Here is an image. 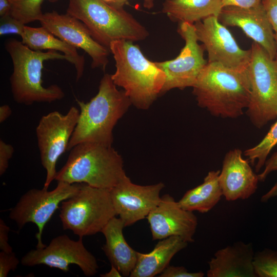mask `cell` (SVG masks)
Instances as JSON below:
<instances>
[{"label": "cell", "mask_w": 277, "mask_h": 277, "mask_svg": "<svg viewBox=\"0 0 277 277\" xmlns=\"http://www.w3.org/2000/svg\"><path fill=\"white\" fill-rule=\"evenodd\" d=\"M192 88L199 106L215 116L237 118L249 104L251 89L247 69L207 62Z\"/></svg>", "instance_id": "cell-1"}, {"label": "cell", "mask_w": 277, "mask_h": 277, "mask_svg": "<svg viewBox=\"0 0 277 277\" xmlns=\"http://www.w3.org/2000/svg\"><path fill=\"white\" fill-rule=\"evenodd\" d=\"M77 103L80 108L79 118L67 150L84 142L112 146L113 129L132 103L123 90L117 89L111 74L104 75L97 94L89 102L77 100Z\"/></svg>", "instance_id": "cell-2"}, {"label": "cell", "mask_w": 277, "mask_h": 277, "mask_svg": "<svg viewBox=\"0 0 277 277\" xmlns=\"http://www.w3.org/2000/svg\"><path fill=\"white\" fill-rule=\"evenodd\" d=\"M133 43L117 40L111 43L109 50L116 68L111 78L116 86L123 88L132 104L147 109L161 94L166 75Z\"/></svg>", "instance_id": "cell-3"}, {"label": "cell", "mask_w": 277, "mask_h": 277, "mask_svg": "<svg viewBox=\"0 0 277 277\" xmlns=\"http://www.w3.org/2000/svg\"><path fill=\"white\" fill-rule=\"evenodd\" d=\"M4 45L12 62L10 84L16 103L27 106L34 103H50L65 97L64 92L56 84L44 87L42 76L45 61L61 60L69 62L65 55L53 50H33L14 38L7 39Z\"/></svg>", "instance_id": "cell-4"}, {"label": "cell", "mask_w": 277, "mask_h": 277, "mask_svg": "<svg viewBox=\"0 0 277 277\" xmlns=\"http://www.w3.org/2000/svg\"><path fill=\"white\" fill-rule=\"evenodd\" d=\"M70 151L66 163L57 171V182L110 189L127 176L122 157L112 146L84 142Z\"/></svg>", "instance_id": "cell-5"}, {"label": "cell", "mask_w": 277, "mask_h": 277, "mask_svg": "<svg viewBox=\"0 0 277 277\" xmlns=\"http://www.w3.org/2000/svg\"><path fill=\"white\" fill-rule=\"evenodd\" d=\"M67 13L82 22L92 37L109 49L114 41H141L149 35L146 28L123 7L103 0H69Z\"/></svg>", "instance_id": "cell-6"}, {"label": "cell", "mask_w": 277, "mask_h": 277, "mask_svg": "<svg viewBox=\"0 0 277 277\" xmlns=\"http://www.w3.org/2000/svg\"><path fill=\"white\" fill-rule=\"evenodd\" d=\"M116 215L109 189L81 183L76 193L62 202L60 217L64 230L83 238L101 232Z\"/></svg>", "instance_id": "cell-7"}, {"label": "cell", "mask_w": 277, "mask_h": 277, "mask_svg": "<svg viewBox=\"0 0 277 277\" xmlns=\"http://www.w3.org/2000/svg\"><path fill=\"white\" fill-rule=\"evenodd\" d=\"M247 71L251 95L246 113L252 124L261 128L277 116V54L272 58L253 42Z\"/></svg>", "instance_id": "cell-8"}, {"label": "cell", "mask_w": 277, "mask_h": 277, "mask_svg": "<svg viewBox=\"0 0 277 277\" xmlns=\"http://www.w3.org/2000/svg\"><path fill=\"white\" fill-rule=\"evenodd\" d=\"M57 182L56 188L51 191L44 188L28 190L9 212V218L16 223L19 230L28 223L36 225L38 232L35 235L37 240L36 248L46 246L42 239L46 224L59 208L60 204L75 194L81 186V183Z\"/></svg>", "instance_id": "cell-9"}, {"label": "cell", "mask_w": 277, "mask_h": 277, "mask_svg": "<svg viewBox=\"0 0 277 277\" xmlns=\"http://www.w3.org/2000/svg\"><path fill=\"white\" fill-rule=\"evenodd\" d=\"M79 116L80 110L73 106L65 114L54 111L39 120L35 131L41 163L46 171L44 188L48 189L55 180L57 161L67 150Z\"/></svg>", "instance_id": "cell-10"}, {"label": "cell", "mask_w": 277, "mask_h": 277, "mask_svg": "<svg viewBox=\"0 0 277 277\" xmlns=\"http://www.w3.org/2000/svg\"><path fill=\"white\" fill-rule=\"evenodd\" d=\"M21 263L28 267L45 265L63 272L69 270L70 264H75L86 276H93L98 268L96 258L85 248L82 238L74 241L66 234L53 238L43 248L30 250L22 257Z\"/></svg>", "instance_id": "cell-11"}, {"label": "cell", "mask_w": 277, "mask_h": 277, "mask_svg": "<svg viewBox=\"0 0 277 277\" xmlns=\"http://www.w3.org/2000/svg\"><path fill=\"white\" fill-rule=\"evenodd\" d=\"M177 31L185 41L180 54L174 59L155 62L166 75L161 94L174 88L192 87L207 63L204 57L205 50L199 44L194 24L180 23Z\"/></svg>", "instance_id": "cell-12"}, {"label": "cell", "mask_w": 277, "mask_h": 277, "mask_svg": "<svg viewBox=\"0 0 277 277\" xmlns=\"http://www.w3.org/2000/svg\"><path fill=\"white\" fill-rule=\"evenodd\" d=\"M194 25L198 41L202 43L207 52L208 63H217L232 69H247L251 58V49H242L218 17L209 16Z\"/></svg>", "instance_id": "cell-13"}, {"label": "cell", "mask_w": 277, "mask_h": 277, "mask_svg": "<svg viewBox=\"0 0 277 277\" xmlns=\"http://www.w3.org/2000/svg\"><path fill=\"white\" fill-rule=\"evenodd\" d=\"M41 26L57 37L77 48L91 58V67L105 71L110 50L96 42L86 26L78 19L55 11L44 13L39 20Z\"/></svg>", "instance_id": "cell-14"}, {"label": "cell", "mask_w": 277, "mask_h": 277, "mask_svg": "<svg viewBox=\"0 0 277 277\" xmlns=\"http://www.w3.org/2000/svg\"><path fill=\"white\" fill-rule=\"evenodd\" d=\"M164 184L142 186L133 183L127 176L109 189L116 214L125 227L146 218L161 201L160 192Z\"/></svg>", "instance_id": "cell-15"}, {"label": "cell", "mask_w": 277, "mask_h": 277, "mask_svg": "<svg viewBox=\"0 0 277 277\" xmlns=\"http://www.w3.org/2000/svg\"><path fill=\"white\" fill-rule=\"evenodd\" d=\"M146 218L153 240L177 236L188 243L194 241L196 216L193 212L183 209L169 194L161 197L159 204Z\"/></svg>", "instance_id": "cell-16"}, {"label": "cell", "mask_w": 277, "mask_h": 277, "mask_svg": "<svg viewBox=\"0 0 277 277\" xmlns=\"http://www.w3.org/2000/svg\"><path fill=\"white\" fill-rule=\"evenodd\" d=\"M218 19L226 27L240 28L246 35L262 46L272 58L275 57L277 44L274 31L261 4L248 8L224 7Z\"/></svg>", "instance_id": "cell-17"}, {"label": "cell", "mask_w": 277, "mask_h": 277, "mask_svg": "<svg viewBox=\"0 0 277 277\" xmlns=\"http://www.w3.org/2000/svg\"><path fill=\"white\" fill-rule=\"evenodd\" d=\"M249 163L238 148L229 151L225 155L219 182L227 201L245 200L255 193L259 181Z\"/></svg>", "instance_id": "cell-18"}, {"label": "cell", "mask_w": 277, "mask_h": 277, "mask_svg": "<svg viewBox=\"0 0 277 277\" xmlns=\"http://www.w3.org/2000/svg\"><path fill=\"white\" fill-rule=\"evenodd\" d=\"M252 243L240 241L217 250L208 262V277H256Z\"/></svg>", "instance_id": "cell-19"}, {"label": "cell", "mask_w": 277, "mask_h": 277, "mask_svg": "<svg viewBox=\"0 0 277 277\" xmlns=\"http://www.w3.org/2000/svg\"><path fill=\"white\" fill-rule=\"evenodd\" d=\"M124 227L120 217H113L101 231L106 241L102 249L111 265L115 267L122 276H130L136 263L137 251L125 240L123 232Z\"/></svg>", "instance_id": "cell-20"}, {"label": "cell", "mask_w": 277, "mask_h": 277, "mask_svg": "<svg viewBox=\"0 0 277 277\" xmlns=\"http://www.w3.org/2000/svg\"><path fill=\"white\" fill-rule=\"evenodd\" d=\"M177 236L162 239L149 253L137 252L136 265L130 277H152L161 274L169 265L173 256L188 245Z\"/></svg>", "instance_id": "cell-21"}, {"label": "cell", "mask_w": 277, "mask_h": 277, "mask_svg": "<svg viewBox=\"0 0 277 277\" xmlns=\"http://www.w3.org/2000/svg\"><path fill=\"white\" fill-rule=\"evenodd\" d=\"M21 38L22 42L32 50H53L62 52L69 58V62L74 65L76 81L82 77L85 69L84 56L78 53L76 48L57 37L44 27H32L25 26Z\"/></svg>", "instance_id": "cell-22"}, {"label": "cell", "mask_w": 277, "mask_h": 277, "mask_svg": "<svg viewBox=\"0 0 277 277\" xmlns=\"http://www.w3.org/2000/svg\"><path fill=\"white\" fill-rule=\"evenodd\" d=\"M222 8V0H165L162 12L173 22L194 24L210 16L218 17Z\"/></svg>", "instance_id": "cell-23"}, {"label": "cell", "mask_w": 277, "mask_h": 277, "mask_svg": "<svg viewBox=\"0 0 277 277\" xmlns=\"http://www.w3.org/2000/svg\"><path fill=\"white\" fill-rule=\"evenodd\" d=\"M220 170L209 171L202 184L188 190L180 200L184 209L206 213L213 208L223 195L219 182Z\"/></svg>", "instance_id": "cell-24"}, {"label": "cell", "mask_w": 277, "mask_h": 277, "mask_svg": "<svg viewBox=\"0 0 277 277\" xmlns=\"http://www.w3.org/2000/svg\"><path fill=\"white\" fill-rule=\"evenodd\" d=\"M276 120L262 140L256 146L244 152V155L252 165L256 163V172H259L264 166L268 154L277 144V116Z\"/></svg>", "instance_id": "cell-25"}, {"label": "cell", "mask_w": 277, "mask_h": 277, "mask_svg": "<svg viewBox=\"0 0 277 277\" xmlns=\"http://www.w3.org/2000/svg\"><path fill=\"white\" fill-rule=\"evenodd\" d=\"M11 5V15L26 25L39 21L42 15V5L45 0H9ZM56 2L58 0H48Z\"/></svg>", "instance_id": "cell-26"}, {"label": "cell", "mask_w": 277, "mask_h": 277, "mask_svg": "<svg viewBox=\"0 0 277 277\" xmlns=\"http://www.w3.org/2000/svg\"><path fill=\"white\" fill-rule=\"evenodd\" d=\"M253 266L256 277H277V251L265 249L256 252Z\"/></svg>", "instance_id": "cell-27"}, {"label": "cell", "mask_w": 277, "mask_h": 277, "mask_svg": "<svg viewBox=\"0 0 277 277\" xmlns=\"http://www.w3.org/2000/svg\"><path fill=\"white\" fill-rule=\"evenodd\" d=\"M25 26L11 14L1 17L0 35L14 34L21 37Z\"/></svg>", "instance_id": "cell-28"}, {"label": "cell", "mask_w": 277, "mask_h": 277, "mask_svg": "<svg viewBox=\"0 0 277 277\" xmlns=\"http://www.w3.org/2000/svg\"><path fill=\"white\" fill-rule=\"evenodd\" d=\"M19 263L13 252L0 253V277H7L10 271H14Z\"/></svg>", "instance_id": "cell-29"}, {"label": "cell", "mask_w": 277, "mask_h": 277, "mask_svg": "<svg viewBox=\"0 0 277 277\" xmlns=\"http://www.w3.org/2000/svg\"><path fill=\"white\" fill-rule=\"evenodd\" d=\"M202 271L189 272L183 266H168L160 274V277H203Z\"/></svg>", "instance_id": "cell-30"}, {"label": "cell", "mask_w": 277, "mask_h": 277, "mask_svg": "<svg viewBox=\"0 0 277 277\" xmlns=\"http://www.w3.org/2000/svg\"><path fill=\"white\" fill-rule=\"evenodd\" d=\"M13 147L6 143L2 140H0V175L6 171L9 165V161L14 153Z\"/></svg>", "instance_id": "cell-31"}, {"label": "cell", "mask_w": 277, "mask_h": 277, "mask_svg": "<svg viewBox=\"0 0 277 277\" xmlns=\"http://www.w3.org/2000/svg\"><path fill=\"white\" fill-rule=\"evenodd\" d=\"M267 17L275 32L277 31V0H262Z\"/></svg>", "instance_id": "cell-32"}, {"label": "cell", "mask_w": 277, "mask_h": 277, "mask_svg": "<svg viewBox=\"0 0 277 277\" xmlns=\"http://www.w3.org/2000/svg\"><path fill=\"white\" fill-rule=\"evenodd\" d=\"M10 227L5 223L4 221L0 219V249L6 252H13L11 246L8 243V233Z\"/></svg>", "instance_id": "cell-33"}, {"label": "cell", "mask_w": 277, "mask_h": 277, "mask_svg": "<svg viewBox=\"0 0 277 277\" xmlns=\"http://www.w3.org/2000/svg\"><path fill=\"white\" fill-rule=\"evenodd\" d=\"M277 170V151L266 160L263 171L258 174L259 181H264L269 173Z\"/></svg>", "instance_id": "cell-34"}, {"label": "cell", "mask_w": 277, "mask_h": 277, "mask_svg": "<svg viewBox=\"0 0 277 277\" xmlns=\"http://www.w3.org/2000/svg\"><path fill=\"white\" fill-rule=\"evenodd\" d=\"M262 0H222L223 7L235 6L244 8L256 7L261 4Z\"/></svg>", "instance_id": "cell-35"}, {"label": "cell", "mask_w": 277, "mask_h": 277, "mask_svg": "<svg viewBox=\"0 0 277 277\" xmlns=\"http://www.w3.org/2000/svg\"><path fill=\"white\" fill-rule=\"evenodd\" d=\"M11 5L9 0H0L1 17L11 14Z\"/></svg>", "instance_id": "cell-36"}, {"label": "cell", "mask_w": 277, "mask_h": 277, "mask_svg": "<svg viewBox=\"0 0 277 277\" xmlns=\"http://www.w3.org/2000/svg\"><path fill=\"white\" fill-rule=\"evenodd\" d=\"M12 110L8 105H3L0 107V123L5 122L11 115Z\"/></svg>", "instance_id": "cell-37"}, {"label": "cell", "mask_w": 277, "mask_h": 277, "mask_svg": "<svg viewBox=\"0 0 277 277\" xmlns=\"http://www.w3.org/2000/svg\"><path fill=\"white\" fill-rule=\"evenodd\" d=\"M275 196H277V182L267 193L261 197V201L266 202L270 199Z\"/></svg>", "instance_id": "cell-38"}, {"label": "cell", "mask_w": 277, "mask_h": 277, "mask_svg": "<svg viewBox=\"0 0 277 277\" xmlns=\"http://www.w3.org/2000/svg\"><path fill=\"white\" fill-rule=\"evenodd\" d=\"M102 277H121L122 276V274L119 270L114 266L111 265V269L107 272L100 274Z\"/></svg>", "instance_id": "cell-39"}, {"label": "cell", "mask_w": 277, "mask_h": 277, "mask_svg": "<svg viewBox=\"0 0 277 277\" xmlns=\"http://www.w3.org/2000/svg\"><path fill=\"white\" fill-rule=\"evenodd\" d=\"M128 0H121V6L123 7V6ZM155 0H143V6L145 8L148 9H152L154 6Z\"/></svg>", "instance_id": "cell-40"}, {"label": "cell", "mask_w": 277, "mask_h": 277, "mask_svg": "<svg viewBox=\"0 0 277 277\" xmlns=\"http://www.w3.org/2000/svg\"><path fill=\"white\" fill-rule=\"evenodd\" d=\"M103 1L113 6H114L116 7L123 8L121 6V0H103Z\"/></svg>", "instance_id": "cell-41"}, {"label": "cell", "mask_w": 277, "mask_h": 277, "mask_svg": "<svg viewBox=\"0 0 277 277\" xmlns=\"http://www.w3.org/2000/svg\"><path fill=\"white\" fill-rule=\"evenodd\" d=\"M275 39L277 44V31L274 32Z\"/></svg>", "instance_id": "cell-42"}]
</instances>
